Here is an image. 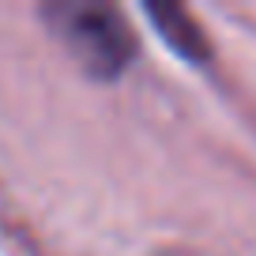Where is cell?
Returning <instances> with one entry per match:
<instances>
[{
	"instance_id": "2",
	"label": "cell",
	"mask_w": 256,
	"mask_h": 256,
	"mask_svg": "<svg viewBox=\"0 0 256 256\" xmlns=\"http://www.w3.org/2000/svg\"><path fill=\"white\" fill-rule=\"evenodd\" d=\"M144 16L151 19V26L162 34V42L177 56H184L192 64L208 60V42H204L200 26L188 19V12H181L177 4H144Z\"/></svg>"
},
{
	"instance_id": "1",
	"label": "cell",
	"mask_w": 256,
	"mask_h": 256,
	"mask_svg": "<svg viewBox=\"0 0 256 256\" xmlns=\"http://www.w3.org/2000/svg\"><path fill=\"white\" fill-rule=\"evenodd\" d=\"M53 19L56 34L68 42V49L76 53V60L87 68L98 80H113L128 68V56H132V34L120 23V16L113 8L102 4H53L46 12Z\"/></svg>"
}]
</instances>
